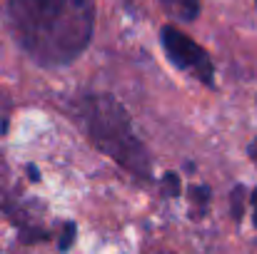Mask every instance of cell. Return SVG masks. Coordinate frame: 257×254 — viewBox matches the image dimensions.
Wrapping results in <instances>:
<instances>
[{
  "label": "cell",
  "instance_id": "ba28073f",
  "mask_svg": "<svg viewBox=\"0 0 257 254\" xmlns=\"http://www.w3.org/2000/svg\"><path fill=\"white\" fill-rule=\"evenodd\" d=\"M163 192H165L168 197H177V194H180V179H177L175 172H168V174L163 177Z\"/></svg>",
  "mask_w": 257,
  "mask_h": 254
},
{
  "label": "cell",
  "instance_id": "7a4b0ae2",
  "mask_svg": "<svg viewBox=\"0 0 257 254\" xmlns=\"http://www.w3.org/2000/svg\"><path fill=\"white\" fill-rule=\"evenodd\" d=\"M70 115L80 125V130L92 140V145L112 157L120 167L133 172L138 179H150V155L140 137L133 130L127 110L105 92L78 95L70 102Z\"/></svg>",
  "mask_w": 257,
  "mask_h": 254
},
{
  "label": "cell",
  "instance_id": "9c48e42d",
  "mask_svg": "<svg viewBox=\"0 0 257 254\" xmlns=\"http://www.w3.org/2000/svg\"><path fill=\"white\" fill-rule=\"evenodd\" d=\"M247 155H250V160H252V165L257 167V137L250 142V147H247Z\"/></svg>",
  "mask_w": 257,
  "mask_h": 254
},
{
  "label": "cell",
  "instance_id": "277c9868",
  "mask_svg": "<svg viewBox=\"0 0 257 254\" xmlns=\"http://www.w3.org/2000/svg\"><path fill=\"white\" fill-rule=\"evenodd\" d=\"M160 8L175 18V20H185V23H192L197 20L200 15V0H158Z\"/></svg>",
  "mask_w": 257,
  "mask_h": 254
},
{
  "label": "cell",
  "instance_id": "6da1fadb",
  "mask_svg": "<svg viewBox=\"0 0 257 254\" xmlns=\"http://www.w3.org/2000/svg\"><path fill=\"white\" fill-rule=\"evenodd\" d=\"M5 25L40 68H63L87 50L95 33L92 0H8Z\"/></svg>",
  "mask_w": 257,
  "mask_h": 254
},
{
  "label": "cell",
  "instance_id": "5b68a950",
  "mask_svg": "<svg viewBox=\"0 0 257 254\" xmlns=\"http://www.w3.org/2000/svg\"><path fill=\"white\" fill-rule=\"evenodd\" d=\"M190 194V204H192V217L200 219L207 214V207H210V187L207 184H195L187 189Z\"/></svg>",
  "mask_w": 257,
  "mask_h": 254
},
{
  "label": "cell",
  "instance_id": "3957f363",
  "mask_svg": "<svg viewBox=\"0 0 257 254\" xmlns=\"http://www.w3.org/2000/svg\"><path fill=\"white\" fill-rule=\"evenodd\" d=\"M160 45L172 65L187 75H192L197 83L215 87V65L202 45H197L190 35H185L175 25L160 28Z\"/></svg>",
  "mask_w": 257,
  "mask_h": 254
},
{
  "label": "cell",
  "instance_id": "8992f818",
  "mask_svg": "<svg viewBox=\"0 0 257 254\" xmlns=\"http://www.w3.org/2000/svg\"><path fill=\"white\" fill-rule=\"evenodd\" d=\"M230 207H232L235 222H240V219H242V209H245V187H242V184H237V187L232 189V194H230Z\"/></svg>",
  "mask_w": 257,
  "mask_h": 254
},
{
  "label": "cell",
  "instance_id": "8fae6325",
  "mask_svg": "<svg viewBox=\"0 0 257 254\" xmlns=\"http://www.w3.org/2000/svg\"><path fill=\"white\" fill-rule=\"evenodd\" d=\"M28 174H30V179H33V182H38V179H40V172H38V167H33V165L28 167Z\"/></svg>",
  "mask_w": 257,
  "mask_h": 254
},
{
  "label": "cell",
  "instance_id": "30bf717a",
  "mask_svg": "<svg viewBox=\"0 0 257 254\" xmlns=\"http://www.w3.org/2000/svg\"><path fill=\"white\" fill-rule=\"evenodd\" d=\"M250 202H252V222H255V229H257V187L252 189V199Z\"/></svg>",
  "mask_w": 257,
  "mask_h": 254
},
{
  "label": "cell",
  "instance_id": "7c38bea8",
  "mask_svg": "<svg viewBox=\"0 0 257 254\" xmlns=\"http://www.w3.org/2000/svg\"><path fill=\"white\" fill-rule=\"evenodd\" d=\"M255 5H257V0H255Z\"/></svg>",
  "mask_w": 257,
  "mask_h": 254
},
{
  "label": "cell",
  "instance_id": "52a82bcc",
  "mask_svg": "<svg viewBox=\"0 0 257 254\" xmlns=\"http://www.w3.org/2000/svg\"><path fill=\"white\" fill-rule=\"evenodd\" d=\"M75 224L73 222H68L65 227H63V234H60V242H58V249L60 252H68L70 247H73V242H75Z\"/></svg>",
  "mask_w": 257,
  "mask_h": 254
}]
</instances>
